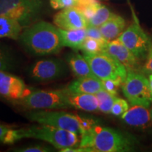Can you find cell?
<instances>
[{
  "label": "cell",
  "instance_id": "obj_1",
  "mask_svg": "<svg viewBox=\"0 0 152 152\" xmlns=\"http://www.w3.org/2000/svg\"><path fill=\"white\" fill-rule=\"evenodd\" d=\"M137 144L134 137L99 125L80 136V152H128Z\"/></svg>",
  "mask_w": 152,
  "mask_h": 152
},
{
  "label": "cell",
  "instance_id": "obj_2",
  "mask_svg": "<svg viewBox=\"0 0 152 152\" xmlns=\"http://www.w3.org/2000/svg\"><path fill=\"white\" fill-rule=\"evenodd\" d=\"M19 39L26 50L34 56L57 54L64 47L58 28L46 21L35 23L26 28Z\"/></svg>",
  "mask_w": 152,
  "mask_h": 152
},
{
  "label": "cell",
  "instance_id": "obj_3",
  "mask_svg": "<svg viewBox=\"0 0 152 152\" xmlns=\"http://www.w3.org/2000/svg\"><path fill=\"white\" fill-rule=\"evenodd\" d=\"M23 138H33L50 144L56 149L78 147L80 139L78 134L64 129L48 125H35L28 128L19 129Z\"/></svg>",
  "mask_w": 152,
  "mask_h": 152
},
{
  "label": "cell",
  "instance_id": "obj_4",
  "mask_svg": "<svg viewBox=\"0 0 152 152\" xmlns=\"http://www.w3.org/2000/svg\"><path fill=\"white\" fill-rule=\"evenodd\" d=\"M43 7L42 0H0V16L15 19L27 28L35 23Z\"/></svg>",
  "mask_w": 152,
  "mask_h": 152
},
{
  "label": "cell",
  "instance_id": "obj_5",
  "mask_svg": "<svg viewBox=\"0 0 152 152\" xmlns=\"http://www.w3.org/2000/svg\"><path fill=\"white\" fill-rule=\"evenodd\" d=\"M69 91L66 88L56 90L31 92L21 99V104L30 109L51 110L71 108L68 100Z\"/></svg>",
  "mask_w": 152,
  "mask_h": 152
},
{
  "label": "cell",
  "instance_id": "obj_6",
  "mask_svg": "<svg viewBox=\"0 0 152 152\" xmlns=\"http://www.w3.org/2000/svg\"><path fill=\"white\" fill-rule=\"evenodd\" d=\"M30 121L38 124L48 125L75 132L78 135L83 134L80 116L77 114L67 113L63 111H37L26 114Z\"/></svg>",
  "mask_w": 152,
  "mask_h": 152
},
{
  "label": "cell",
  "instance_id": "obj_7",
  "mask_svg": "<svg viewBox=\"0 0 152 152\" xmlns=\"http://www.w3.org/2000/svg\"><path fill=\"white\" fill-rule=\"evenodd\" d=\"M94 75L102 80L111 79L124 83L128 71L124 66L106 52L84 55Z\"/></svg>",
  "mask_w": 152,
  "mask_h": 152
},
{
  "label": "cell",
  "instance_id": "obj_8",
  "mask_svg": "<svg viewBox=\"0 0 152 152\" xmlns=\"http://www.w3.org/2000/svg\"><path fill=\"white\" fill-rule=\"evenodd\" d=\"M123 94L131 106L142 105L149 107L152 93L149 79L136 71H128L122 85Z\"/></svg>",
  "mask_w": 152,
  "mask_h": 152
},
{
  "label": "cell",
  "instance_id": "obj_9",
  "mask_svg": "<svg viewBox=\"0 0 152 152\" xmlns=\"http://www.w3.org/2000/svg\"><path fill=\"white\" fill-rule=\"evenodd\" d=\"M118 39L139 59L146 58L152 46L151 38L141 28L136 18Z\"/></svg>",
  "mask_w": 152,
  "mask_h": 152
},
{
  "label": "cell",
  "instance_id": "obj_10",
  "mask_svg": "<svg viewBox=\"0 0 152 152\" xmlns=\"http://www.w3.org/2000/svg\"><path fill=\"white\" fill-rule=\"evenodd\" d=\"M68 65L64 60L56 58H45L34 63L28 71L30 78L38 82H48L66 77Z\"/></svg>",
  "mask_w": 152,
  "mask_h": 152
},
{
  "label": "cell",
  "instance_id": "obj_11",
  "mask_svg": "<svg viewBox=\"0 0 152 152\" xmlns=\"http://www.w3.org/2000/svg\"><path fill=\"white\" fill-rule=\"evenodd\" d=\"M31 92L20 77L0 71V96L11 100L22 99Z\"/></svg>",
  "mask_w": 152,
  "mask_h": 152
},
{
  "label": "cell",
  "instance_id": "obj_12",
  "mask_svg": "<svg viewBox=\"0 0 152 152\" xmlns=\"http://www.w3.org/2000/svg\"><path fill=\"white\" fill-rule=\"evenodd\" d=\"M103 52H106L124 66L127 71H136L139 66V58L134 56L126 47L115 39L109 42Z\"/></svg>",
  "mask_w": 152,
  "mask_h": 152
},
{
  "label": "cell",
  "instance_id": "obj_13",
  "mask_svg": "<svg viewBox=\"0 0 152 152\" xmlns=\"http://www.w3.org/2000/svg\"><path fill=\"white\" fill-rule=\"evenodd\" d=\"M54 23L61 29L75 30L85 28L88 22L79 9L70 7L62 9L55 15Z\"/></svg>",
  "mask_w": 152,
  "mask_h": 152
},
{
  "label": "cell",
  "instance_id": "obj_14",
  "mask_svg": "<svg viewBox=\"0 0 152 152\" xmlns=\"http://www.w3.org/2000/svg\"><path fill=\"white\" fill-rule=\"evenodd\" d=\"M149 107L142 105H133L121 115L127 125L137 128H145L152 121Z\"/></svg>",
  "mask_w": 152,
  "mask_h": 152
},
{
  "label": "cell",
  "instance_id": "obj_15",
  "mask_svg": "<svg viewBox=\"0 0 152 152\" xmlns=\"http://www.w3.org/2000/svg\"><path fill=\"white\" fill-rule=\"evenodd\" d=\"M71 93L96 94L99 91L104 90L102 82L96 76H85L77 77L67 87Z\"/></svg>",
  "mask_w": 152,
  "mask_h": 152
},
{
  "label": "cell",
  "instance_id": "obj_16",
  "mask_svg": "<svg viewBox=\"0 0 152 152\" xmlns=\"http://www.w3.org/2000/svg\"><path fill=\"white\" fill-rule=\"evenodd\" d=\"M126 26L125 19L114 14L109 20L99 27L100 31L106 41L111 42L117 39L124 31Z\"/></svg>",
  "mask_w": 152,
  "mask_h": 152
},
{
  "label": "cell",
  "instance_id": "obj_17",
  "mask_svg": "<svg viewBox=\"0 0 152 152\" xmlns=\"http://www.w3.org/2000/svg\"><path fill=\"white\" fill-rule=\"evenodd\" d=\"M66 61L71 71L76 77L95 76L85 56H82L77 51L70 53L66 57Z\"/></svg>",
  "mask_w": 152,
  "mask_h": 152
},
{
  "label": "cell",
  "instance_id": "obj_18",
  "mask_svg": "<svg viewBox=\"0 0 152 152\" xmlns=\"http://www.w3.org/2000/svg\"><path fill=\"white\" fill-rule=\"evenodd\" d=\"M68 100L72 107L85 111L92 112L99 109V102L96 95L92 94H80L69 92Z\"/></svg>",
  "mask_w": 152,
  "mask_h": 152
},
{
  "label": "cell",
  "instance_id": "obj_19",
  "mask_svg": "<svg viewBox=\"0 0 152 152\" xmlns=\"http://www.w3.org/2000/svg\"><path fill=\"white\" fill-rule=\"evenodd\" d=\"M63 46L73 49L74 51L80 49L82 44L87 37L85 28L75 30H64L58 28Z\"/></svg>",
  "mask_w": 152,
  "mask_h": 152
},
{
  "label": "cell",
  "instance_id": "obj_20",
  "mask_svg": "<svg viewBox=\"0 0 152 152\" xmlns=\"http://www.w3.org/2000/svg\"><path fill=\"white\" fill-rule=\"evenodd\" d=\"M23 28L20 23L15 19L7 16H0V39H18Z\"/></svg>",
  "mask_w": 152,
  "mask_h": 152
},
{
  "label": "cell",
  "instance_id": "obj_21",
  "mask_svg": "<svg viewBox=\"0 0 152 152\" xmlns=\"http://www.w3.org/2000/svg\"><path fill=\"white\" fill-rule=\"evenodd\" d=\"M109 42H102L87 37L82 44L80 49L84 55H93L103 52Z\"/></svg>",
  "mask_w": 152,
  "mask_h": 152
},
{
  "label": "cell",
  "instance_id": "obj_22",
  "mask_svg": "<svg viewBox=\"0 0 152 152\" xmlns=\"http://www.w3.org/2000/svg\"><path fill=\"white\" fill-rule=\"evenodd\" d=\"M95 95L99 102V110L104 113H111L112 106L117 98L116 96L107 92L104 89L98 92Z\"/></svg>",
  "mask_w": 152,
  "mask_h": 152
},
{
  "label": "cell",
  "instance_id": "obj_23",
  "mask_svg": "<svg viewBox=\"0 0 152 152\" xmlns=\"http://www.w3.org/2000/svg\"><path fill=\"white\" fill-rule=\"evenodd\" d=\"M15 66L16 61L14 55L8 47L0 44V71H11Z\"/></svg>",
  "mask_w": 152,
  "mask_h": 152
},
{
  "label": "cell",
  "instance_id": "obj_24",
  "mask_svg": "<svg viewBox=\"0 0 152 152\" xmlns=\"http://www.w3.org/2000/svg\"><path fill=\"white\" fill-rule=\"evenodd\" d=\"M113 15V13H112L107 7L100 4L94 16L88 21L87 26L100 27L104 23L109 20Z\"/></svg>",
  "mask_w": 152,
  "mask_h": 152
},
{
  "label": "cell",
  "instance_id": "obj_25",
  "mask_svg": "<svg viewBox=\"0 0 152 152\" xmlns=\"http://www.w3.org/2000/svg\"><path fill=\"white\" fill-rule=\"evenodd\" d=\"M21 140L20 131L14 130L3 125H0V143L4 144H13Z\"/></svg>",
  "mask_w": 152,
  "mask_h": 152
},
{
  "label": "cell",
  "instance_id": "obj_26",
  "mask_svg": "<svg viewBox=\"0 0 152 152\" xmlns=\"http://www.w3.org/2000/svg\"><path fill=\"white\" fill-rule=\"evenodd\" d=\"M129 109V104L126 100L121 98H116L112 106L111 113L115 116L122 115Z\"/></svg>",
  "mask_w": 152,
  "mask_h": 152
},
{
  "label": "cell",
  "instance_id": "obj_27",
  "mask_svg": "<svg viewBox=\"0 0 152 152\" xmlns=\"http://www.w3.org/2000/svg\"><path fill=\"white\" fill-rule=\"evenodd\" d=\"M102 82L104 90L109 92V93H111L112 94L115 95V96L118 94V91L119 87L122 86L123 85V83H121V82L111 79L102 80Z\"/></svg>",
  "mask_w": 152,
  "mask_h": 152
},
{
  "label": "cell",
  "instance_id": "obj_28",
  "mask_svg": "<svg viewBox=\"0 0 152 152\" xmlns=\"http://www.w3.org/2000/svg\"><path fill=\"white\" fill-rule=\"evenodd\" d=\"M13 151L18 152H49L53 151L54 149L52 147H47V146L37 144V145H31L25 147L16 148V149H14Z\"/></svg>",
  "mask_w": 152,
  "mask_h": 152
},
{
  "label": "cell",
  "instance_id": "obj_29",
  "mask_svg": "<svg viewBox=\"0 0 152 152\" xmlns=\"http://www.w3.org/2000/svg\"><path fill=\"white\" fill-rule=\"evenodd\" d=\"M50 5L54 9H64L70 7H76V0H49Z\"/></svg>",
  "mask_w": 152,
  "mask_h": 152
},
{
  "label": "cell",
  "instance_id": "obj_30",
  "mask_svg": "<svg viewBox=\"0 0 152 152\" xmlns=\"http://www.w3.org/2000/svg\"><path fill=\"white\" fill-rule=\"evenodd\" d=\"M100 3L99 4H90L84 6V7H80L77 9H79L80 11H81V13L84 15L85 18L87 19V22L90 20L91 18H92L93 16H94L95 12H96V10H97L98 7H99Z\"/></svg>",
  "mask_w": 152,
  "mask_h": 152
},
{
  "label": "cell",
  "instance_id": "obj_31",
  "mask_svg": "<svg viewBox=\"0 0 152 152\" xmlns=\"http://www.w3.org/2000/svg\"><path fill=\"white\" fill-rule=\"evenodd\" d=\"M86 30L87 37L93 38V39H97L102 42H108L104 39L102 33H101L99 27H95V26H87L85 28Z\"/></svg>",
  "mask_w": 152,
  "mask_h": 152
},
{
  "label": "cell",
  "instance_id": "obj_32",
  "mask_svg": "<svg viewBox=\"0 0 152 152\" xmlns=\"http://www.w3.org/2000/svg\"><path fill=\"white\" fill-rule=\"evenodd\" d=\"M142 72L149 75L152 74V46L146 56V62L142 67Z\"/></svg>",
  "mask_w": 152,
  "mask_h": 152
},
{
  "label": "cell",
  "instance_id": "obj_33",
  "mask_svg": "<svg viewBox=\"0 0 152 152\" xmlns=\"http://www.w3.org/2000/svg\"><path fill=\"white\" fill-rule=\"evenodd\" d=\"M149 81L150 88H151V93H152V74H151V75H149Z\"/></svg>",
  "mask_w": 152,
  "mask_h": 152
},
{
  "label": "cell",
  "instance_id": "obj_34",
  "mask_svg": "<svg viewBox=\"0 0 152 152\" xmlns=\"http://www.w3.org/2000/svg\"><path fill=\"white\" fill-rule=\"evenodd\" d=\"M151 118H152V110H151Z\"/></svg>",
  "mask_w": 152,
  "mask_h": 152
},
{
  "label": "cell",
  "instance_id": "obj_35",
  "mask_svg": "<svg viewBox=\"0 0 152 152\" xmlns=\"http://www.w3.org/2000/svg\"><path fill=\"white\" fill-rule=\"evenodd\" d=\"M77 1V0H76V1Z\"/></svg>",
  "mask_w": 152,
  "mask_h": 152
}]
</instances>
